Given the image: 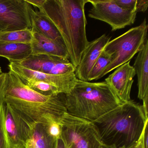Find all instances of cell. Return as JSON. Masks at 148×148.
<instances>
[{"instance_id": "6da1fadb", "label": "cell", "mask_w": 148, "mask_h": 148, "mask_svg": "<svg viewBox=\"0 0 148 148\" xmlns=\"http://www.w3.org/2000/svg\"><path fill=\"white\" fill-rule=\"evenodd\" d=\"M5 103L11 106L23 118L45 125L54 122L60 124L67 112L65 95L41 94L27 86L15 73L9 71Z\"/></svg>"}, {"instance_id": "7a4b0ae2", "label": "cell", "mask_w": 148, "mask_h": 148, "mask_svg": "<svg viewBox=\"0 0 148 148\" xmlns=\"http://www.w3.org/2000/svg\"><path fill=\"white\" fill-rule=\"evenodd\" d=\"M87 0H45L43 12L58 30L74 67L79 64L89 41L85 6Z\"/></svg>"}, {"instance_id": "3957f363", "label": "cell", "mask_w": 148, "mask_h": 148, "mask_svg": "<svg viewBox=\"0 0 148 148\" xmlns=\"http://www.w3.org/2000/svg\"><path fill=\"white\" fill-rule=\"evenodd\" d=\"M92 122L105 145L113 148H132L148 123V118L143 106L131 100Z\"/></svg>"}, {"instance_id": "277c9868", "label": "cell", "mask_w": 148, "mask_h": 148, "mask_svg": "<svg viewBox=\"0 0 148 148\" xmlns=\"http://www.w3.org/2000/svg\"><path fill=\"white\" fill-rule=\"evenodd\" d=\"M65 104L69 114L93 122L122 104L107 83L77 79Z\"/></svg>"}, {"instance_id": "5b68a950", "label": "cell", "mask_w": 148, "mask_h": 148, "mask_svg": "<svg viewBox=\"0 0 148 148\" xmlns=\"http://www.w3.org/2000/svg\"><path fill=\"white\" fill-rule=\"evenodd\" d=\"M148 28L145 18L139 26L131 28L107 43L103 51L111 57L112 61L103 70L97 80L130 61L138 53L147 38Z\"/></svg>"}, {"instance_id": "8992f818", "label": "cell", "mask_w": 148, "mask_h": 148, "mask_svg": "<svg viewBox=\"0 0 148 148\" xmlns=\"http://www.w3.org/2000/svg\"><path fill=\"white\" fill-rule=\"evenodd\" d=\"M60 125L66 148H99L103 144L93 122L66 112Z\"/></svg>"}, {"instance_id": "52a82bcc", "label": "cell", "mask_w": 148, "mask_h": 148, "mask_svg": "<svg viewBox=\"0 0 148 148\" xmlns=\"http://www.w3.org/2000/svg\"><path fill=\"white\" fill-rule=\"evenodd\" d=\"M88 2L92 5L88 16L107 23L112 32L131 25L136 20V13L122 8L114 0H87Z\"/></svg>"}, {"instance_id": "ba28073f", "label": "cell", "mask_w": 148, "mask_h": 148, "mask_svg": "<svg viewBox=\"0 0 148 148\" xmlns=\"http://www.w3.org/2000/svg\"><path fill=\"white\" fill-rule=\"evenodd\" d=\"M32 8L26 0H0V25L5 32L32 29Z\"/></svg>"}, {"instance_id": "9c48e42d", "label": "cell", "mask_w": 148, "mask_h": 148, "mask_svg": "<svg viewBox=\"0 0 148 148\" xmlns=\"http://www.w3.org/2000/svg\"><path fill=\"white\" fill-rule=\"evenodd\" d=\"M9 71L15 73L21 79H28L43 81L54 86L60 92L66 94L74 87L77 79L75 72L61 75H52L30 70L17 62H10Z\"/></svg>"}, {"instance_id": "30bf717a", "label": "cell", "mask_w": 148, "mask_h": 148, "mask_svg": "<svg viewBox=\"0 0 148 148\" xmlns=\"http://www.w3.org/2000/svg\"><path fill=\"white\" fill-rule=\"evenodd\" d=\"M17 63L30 70L52 75L75 72L76 69L68 59L45 54H31Z\"/></svg>"}, {"instance_id": "8fae6325", "label": "cell", "mask_w": 148, "mask_h": 148, "mask_svg": "<svg viewBox=\"0 0 148 148\" xmlns=\"http://www.w3.org/2000/svg\"><path fill=\"white\" fill-rule=\"evenodd\" d=\"M5 126L7 148H26L27 127L23 118L5 103Z\"/></svg>"}, {"instance_id": "7c38bea8", "label": "cell", "mask_w": 148, "mask_h": 148, "mask_svg": "<svg viewBox=\"0 0 148 148\" xmlns=\"http://www.w3.org/2000/svg\"><path fill=\"white\" fill-rule=\"evenodd\" d=\"M135 70L130 61L116 68L105 82L113 91L122 103L130 101V93L136 75Z\"/></svg>"}, {"instance_id": "4fadbf2b", "label": "cell", "mask_w": 148, "mask_h": 148, "mask_svg": "<svg viewBox=\"0 0 148 148\" xmlns=\"http://www.w3.org/2000/svg\"><path fill=\"white\" fill-rule=\"evenodd\" d=\"M110 39V37L104 34L89 42L81 56L79 64L76 67L75 73L77 79L88 82V77L92 69Z\"/></svg>"}, {"instance_id": "5bb4252c", "label": "cell", "mask_w": 148, "mask_h": 148, "mask_svg": "<svg viewBox=\"0 0 148 148\" xmlns=\"http://www.w3.org/2000/svg\"><path fill=\"white\" fill-rule=\"evenodd\" d=\"M137 76L138 97L143 102L142 105L146 118H148V40L146 39L139 51L133 65Z\"/></svg>"}, {"instance_id": "9a60e30c", "label": "cell", "mask_w": 148, "mask_h": 148, "mask_svg": "<svg viewBox=\"0 0 148 148\" xmlns=\"http://www.w3.org/2000/svg\"><path fill=\"white\" fill-rule=\"evenodd\" d=\"M30 14L32 31L65 46L58 30L45 13L41 11H34L32 8Z\"/></svg>"}, {"instance_id": "2e32d148", "label": "cell", "mask_w": 148, "mask_h": 148, "mask_svg": "<svg viewBox=\"0 0 148 148\" xmlns=\"http://www.w3.org/2000/svg\"><path fill=\"white\" fill-rule=\"evenodd\" d=\"M32 32L33 38L31 43L32 54H45L69 59L68 53L64 46L38 33Z\"/></svg>"}, {"instance_id": "e0dca14e", "label": "cell", "mask_w": 148, "mask_h": 148, "mask_svg": "<svg viewBox=\"0 0 148 148\" xmlns=\"http://www.w3.org/2000/svg\"><path fill=\"white\" fill-rule=\"evenodd\" d=\"M23 119L26 124L28 140H31L34 148H55L57 140L47 133V125Z\"/></svg>"}, {"instance_id": "ac0fdd59", "label": "cell", "mask_w": 148, "mask_h": 148, "mask_svg": "<svg viewBox=\"0 0 148 148\" xmlns=\"http://www.w3.org/2000/svg\"><path fill=\"white\" fill-rule=\"evenodd\" d=\"M32 54L31 44L0 41V57L10 62H20Z\"/></svg>"}, {"instance_id": "d6986e66", "label": "cell", "mask_w": 148, "mask_h": 148, "mask_svg": "<svg viewBox=\"0 0 148 148\" xmlns=\"http://www.w3.org/2000/svg\"><path fill=\"white\" fill-rule=\"evenodd\" d=\"M33 38L32 29L12 32H0V41L31 44Z\"/></svg>"}, {"instance_id": "ffe728a7", "label": "cell", "mask_w": 148, "mask_h": 148, "mask_svg": "<svg viewBox=\"0 0 148 148\" xmlns=\"http://www.w3.org/2000/svg\"><path fill=\"white\" fill-rule=\"evenodd\" d=\"M20 79L27 86L41 94L51 95L60 93L57 87L46 82L32 79Z\"/></svg>"}, {"instance_id": "44dd1931", "label": "cell", "mask_w": 148, "mask_h": 148, "mask_svg": "<svg viewBox=\"0 0 148 148\" xmlns=\"http://www.w3.org/2000/svg\"><path fill=\"white\" fill-rule=\"evenodd\" d=\"M111 61V57L106 53L103 51H102L90 72L88 77V82L97 80L103 70Z\"/></svg>"}, {"instance_id": "7402d4cb", "label": "cell", "mask_w": 148, "mask_h": 148, "mask_svg": "<svg viewBox=\"0 0 148 148\" xmlns=\"http://www.w3.org/2000/svg\"><path fill=\"white\" fill-rule=\"evenodd\" d=\"M115 3L124 9L134 12H144L148 7V0H114Z\"/></svg>"}, {"instance_id": "603a6c76", "label": "cell", "mask_w": 148, "mask_h": 148, "mask_svg": "<svg viewBox=\"0 0 148 148\" xmlns=\"http://www.w3.org/2000/svg\"><path fill=\"white\" fill-rule=\"evenodd\" d=\"M0 148H7L5 126V103L0 106Z\"/></svg>"}, {"instance_id": "cb8c5ba5", "label": "cell", "mask_w": 148, "mask_h": 148, "mask_svg": "<svg viewBox=\"0 0 148 148\" xmlns=\"http://www.w3.org/2000/svg\"><path fill=\"white\" fill-rule=\"evenodd\" d=\"M8 83V73L0 74V106L5 103V98Z\"/></svg>"}, {"instance_id": "d4e9b609", "label": "cell", "mask_w": 148, "mask_h": 148, "mask_svg": "<svg viewBox=\"0 0 148 148\" xmlns=\"http://www.w3.org/2000/svg\"><path fill=\"white\" fill-rule=\"evenodd\" d=\"M47 133L52 138L57 140L61 138L62 129L60 124L57 122L51 123L46 126Z\"/></svg>"}, {"instance_id": "484cf974", "label": "cell", "mask_w": 148, "mask_h": 148, "mask_svg": "<svg viewBox=\"0 0 148 148\" xmlns=\"http://www.w3.org/2000/svg\"><path fill=\"white\" fill-rule=\"evenodd\" d=\"M30 5L34 6L40 10L43 7L45 0H26Z\"/></svg>"}, {"instance_id": "4316f807", "label": "cell", "mask_w": 148, "mask_h": 148, "mask_svg": "<svg viewBox=\"0 0 148 148\" xmlns=\"http://www.w3.org/2000/svg\"><path fill=\"white\" fill-rule=\"evenodd\" d=\"M145 126H146V125H145ZM145 127L143 131L142 135H141V137H140L138 142L132 148H144L143 145V138L144 132Z\"/></svg>"}, {"instance_id": "83f0119b", "label": "cell", "mask_w": 148, "mask_h": 148, "mask_svg": "<svg viewBox=\"0 0 148 148\" xmlns=\"http://www.w3.org/2000/svg\"><path fill=\"white\" fill-rule=\"evenodd\" d=\"M55 148H66L61 138L58 139L56 141V147Z\"/></svg>"}, {"instance_id": "f1b7e54d", "label": "cell", "mask_w": 148, "mask_h": 148, "mask_svg": "<svg viewBox=\"0 0 148 148\" xmlns=\"http://www.w3.org/2000/svg\"><path fill=\"white\" fill-rule=\"evenodd\" d=\"M26 148H34L33 143L31 140H27L26 143Z\"/></svg>"}, {"instance_id": "f546056e", "label": "cell", "mask_w": 148, "mask_h": 148, "mask_svg": "<svg viewBox=\"0 0 148 148\" xmlns=\"http://www.w3.org/2000/svg\"><path fill=\"white\" fill-rule=\"evenodd\" d=\"M5 27L1 25H0V32H5Z\"/></svg>"}, {"instance_id": "4dcf8cb0", "label": "cell", "mask_w": 148, "mask_h": 148, "mask_svg": "<svg viewBox=\"0 0 148 148\" xmlns=\"http://www.w3.org/2000/svg\"><path fill=\"white\" fill-rule=\"evenodd\" d=\"M99 148H113L112 147H109V146H106V145H103V146H101Z\"/></svg>"}, {"instance_id": "1f68e13d", "label": "cell", "mask_w": 148, "mask_h": 148, "mask_svg": "<svg viewBox=\"0 0 148 148\" xmlns=\"http://www.w3.org/2000/svg\"><path fill=\"white\" fill-rule=\"evenodd\" d=\"M2 70H1V66H0V74H1V73H2Z\"/></svg>"}]
</instances>
